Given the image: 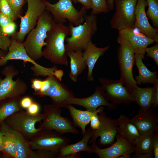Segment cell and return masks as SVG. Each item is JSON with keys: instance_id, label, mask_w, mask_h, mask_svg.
<instances>
[{"instance_id": "1", "label": "cell", "mask_w": 158, "mask_h": 158, "mask_svg": "<svg viewBox=\"0 0 158 158\" xmlns=\"http://www.w3.org/2000/svg\"><path fill=\"white\" fill-rule=\"evenodd\" d=\"M69 32L68 27L54 20L45 40L46 44L42 50V56L52 63L68 66V62L65 41Z\"/></svg>"}, {"instance_id": "2", "label": "cell", "mask_w": 158, "mask_h": 158, "mask_svg": "<svg viewBox=\"0 0 158 158\" xmlns=\"http://www.w3.org/2000/svg\"><path fill=\"white\" fill-rule=\"evenodd\" d=\"M53 20L51 14L45 10L39 18L36 27L28 34L23 43L27 54L35 61L43 57L42 48L46 44L45 40Z\"/></svg>"}, {"instance_id": "3", "label": "cell", "mask_w": 158, "mask_h": 158, "mask_svg": "<svg viewBox=\"0 0 158 158\" xmlns=\"http://www.w3.org/2000/svg\"><path fill=\"white\" fill-rule=\"evenodd\" d=\"M70 37H66L65 41L66 52L72 51H82L97 30V19L95 15H85L84 22L76 26L70 24L68 27Z\"/></svg>"}, {"instance_id": "4", "label": "cell", "mask_w": 158, "mask_h": 158, "mask_svg": "<svg viewBox=\"0 0 158 158\" xmlns=\"http://www.w3.org/2000/svg\"><path fill=\"white\" fill-rule=\"evenodd\" d=\"M42 1L46 10L51 14L56 23L64 24L67 20L70 24L76 26L84 21L86 10L82 8L78 11L73 6L72 0H58L54 4Z\"/></svg>"}, {"instance_id": "5", "label": "cell", "mask_w": 158, "mask_h": 158, "mask_svg": "<svg viewBox=\"0 0 158 158\" xmlns=\"http://www.w3.org/2000/svg\"><path fill=\"white\" fill-rule=\"evenodd\" d=\"M45 118L44 113L32 115L21 110L8 117L4 122L10 128L21 133L27 140H31L42 130L36 128L35 124Z\"/></svg>"}, {"instance_id": "6", "label": "cell", "mask_w": 158, "mask_h": 158, "mask_svg": "<svg viewBox=\"0 0 158 158\" xmlns=\"http://www.w3.org/2000/svg\"><path fill=\"white\" fill-rule=\"evenodd\" d=\"M11 38V42L8 49V53L4 57L0 59V66L5 65L8 61L10 60H21L25 62H29L33 64L31 67V70L35 77L54 75V72L58 69L56 66H54L51 68H47L38 64L28 56L23 43L18 42L12 38Z\"/></svg>"}, {"instance_id": "7", "label": "cell", "mask_w": 158, "mask_h": 158, "mask_svg": "<svg viewBox=\"0 0 158 158\" xmlns=\"http://www.w3.org/2000/svg\"><path fill=\"white\" fill-rule=\"evenodd\" d=\"M44 112L46 118L40 126L42 129L53 130L62 135L66 133H79V130L73 125V122L61 116L60 108L53 104H47L44 107Z\"/></svg>"}, {"instance_id": "8", "label": "cell", "mask_w": 158, "mask_h": 158, "mask_svg": "<svg viewBox=\"0 0 158 158\" xmlns=\"http://www.w3.org/2000/svg\"><path fill=\"white\" fill-rule=\"evenodd\" d=\"M19 73L12 65L6 66L2 70L1 73L5 77L0 79V101L7 98L21 97L27 90L28 85L24 81L19 78L16 80L13 79Z\"/></svg>"}, {"instance_id": "9", "label": "cell", "mask_w": 158, "mask_h": 158, "mask_svg": "<svg viewBox=\"0 0 158 158\" xmlns=\"http://www.w3.org/2000/svg\"><path fill=\"white\" fill-rule=\"evenodd\" d=\"M28 7L24 16H21L20 29L10 37L23 43L25 36L37 25L39 18L46 10L42 0H27Z\"/></svg>"}, {"instance_id": "10", "label": "cell", "mask_w": 158, "mask_h": 158, "mask_svg": "<svg viewBox=\"0 0 158 158\" xmlns=\"http://www.w3.org/2000/svg\"><path fill=\"white\" fill-rule=\"evenodd\" d=\"M138 0H114L116 11L110 21L112 28L118 31L134 29L135 7Z\"/></svg>"}, {"instance_id": "11", "label": "cell", "mask_w": 158, "mask_h": 158, "mask_svg": "<svg viewBox=\"0 0 158 158\" xmlns=\"http://www.w3.org/2000/svg\"><path fill=\"white\" fill-rule=\"evenodd\" d=\"M71 141L68 137L56 131L42 129L29 142L32 150H47L58 154L60 150Z\"/></svg>"}, {"instance_id": "12", "label": "cell", "mask_w": 158, "mask_h": 158, "mask_svg": "<svg viewBox=\"0 0 158 158\" xmlns=\"http://www.w3.org/2000/svg\"><path fill=\"white\" fill-rule=\"evenodd\" d=\"M117 50V58L121 73L120 80L130 92L138 86L133 77V67L135 54L128 45L120 44Z\"/></svg>"}, {"instance_id": "13", "label": "cell", "mask_w": 158, "mask_h": 158, "mask_svg": "<svg viewBox=\"0 0 158 158\" xmlns=\"http://www.w3.org/2000/svg\"><path fill=\"white\" fill-rule=\"evenodd\" d=\"M105 97L109 101L116 104L129 105L134 102L130 92L119 79L114 80L102 78L99 79Z\"/></svg>"}, {"instance_id": "14", "label": "cell", "mask_w": 158, "mask_h": 158, "mask_svg": "<svg viewBox=\"0 0 158 158\" xmlns=\"http://www.w3.org/2000/svg\"><path fill=\"white\" fill-rule=\"evenodd\" d=\"M100 125L95 130L90 139L88 143L95 142L97 138L99 137V144L100 146H105L112 144L118 133V123L117 119H112L107 116L106 113L102 111L98 113Z\"/></svg>"}, {"instance_id": "15", "label": "cell", "mask_w": 158, "mask_h": 158, "mask_svg": "<svg viewBox=\"0 0 158 158\" xmlns=\"http://www.w3.org/2000/svg\"><path fill=\"white\" fill-rule=\"evenodd\" d=\"M116 141L110 147L104 149L99 147L95 142L92 145L93 153L100 158H116L121 156L126 158H131L130 154L135 152V145L129 142L118 133L116 137Z\"/></svg>"}, {"instance_id": "16", "label": "cell", "mask_w": 158, "mask_h": 158, "mask_svg": "<svg viewBox=\"0 0 158 158\" xmlns=\"http://www.w3.org/2000/svg\"><path fill=\"white\" fill-rule=\"evenodd\" d=\"M118 31L117 42L128 45L135 54H145V49L155 42L153 39L141 32H135L132 28H125Z\"/></svg>"}, {"instance_id": "17", "label": "cell", "mask_w": 158, "mask_h": 158, "mask_svg": "<svg viewBox=\"0 0 158 158\" xmlns=\"http://www.w3.org/2000/svg\"><path fill=\"white\" fill-rule=\"evenodd\" d=\"M66 104L67 106L69 104L78 105L91 112H95L98 108L102 106H106L109 110H114L117 107V104L109 103L105 98L101 86L97 87L94 93L88 97L78 98L72 97L67 99Z\"/></svg>"}, {"instance_id": "18", "label": "cell", "mask_w": 158, "mask_h": 158, "mask_svg": "<svg viewBox=\"0 0 158 158\" xmlns=\"http://www.w3.org/2000/svg\"><path fill=\"white\" fill-rule=\"evenodd\" d=\"M140 135L158 131V116L155 111L150 108L140 109L138 113L130 119Z\"/></svg>"}, {"instance_id": "19", "label": "cell", "mask_w": 158, "mask_h": 158, "mask_svg": "<svg viewBox=\"0 0 158 158\" xmlns=\"http://www.w3.org/2000/svg\"><path fill=\"white\" fill-rule=\"evenodd\" d=\"M147 6L146 0H138L135 7V22L134 29H137L141 33L158 42V30L149 23L145 8Z\"/></svg>"}, {"instance_id": "20", "label": "cell", "mask_w": 158, "mask_h": 158, "mask_svg": "<svg viewBox=\"0 0 158 158\" xmlns=\"http://www.w3.org/2000/svg\"><path fill=\"white\" fill-rule=\"evenodd\" d=\"M39 96L50 97L53 105L57 107H66V101L70 97L74 96L72 92L67 87L61 83L54 76L53 81L49 89Z\"/></svg>"}, {"instance_id": "21", "label": "cell", "mask_w": 158, "mask_h": 158, "mask_svg": "<svg viewBox=\"0 0 158 158\" xmlns=\"http://www.w3.org/2000/svg\"><path fill=\"white\" fill-rule=\"evenodd\" d=\"M109 47V46L103 48L97 47L96 44L93 43L91 41L89 42L82 51L83 56L86 61L88 68L87 79L88 81H93L92 71L98 59L104 55Z\"/></svg>"}, {"instance_id": "22", "label": "cell", "mask_w": 158, "mask_h": 158, "mask_svg": "<svg viewBox=\"0 0 158 158\" xmlns=\"http://www.w3.org/2000/svg\"><path fill=\"white\" fill-rule=\"evenodd\" d=\"M145 54H135V63L137 67L138 75L135 78L137 85L149 83L154 85L158 83L157 71L149 70L143 62Z\"/></svg>"}, {"instance_id": "23", "label": "cell", "mask_w": 158, "mask_h": 158, "mask_svg": "<svg viewBox=\"0 0 158 158\" xmlns=\"http://www.w3.org/2000/svg\"><path fill=\"white\" fill-rule=\"evenodd\" d=\"M95 131L91 128H87L79 141L73 144H68L62 148L59 151L57 158H62L65 155L81 152L89 153H93L92 147L88 145V144Z\"/></svg>"}, {"instance_id": "24", "label": "cell", "mask_w": 158, "mask_h": 158, "mask_svg": "<svg viewBox=\"0 0 158 158\" xmlns=\"http://www.w3.org/2000/svg\"><path fill=\"white\" fill-rule=\"evenodd\" d=\"M66 107L68 108L72 118L73 126L80 128L83 135L85 134L86 126L90 123L92 116L104 109V108L101 106L99 107L95 112H91L87 110L77 109L71 104L68 105Z\"/></svg>"}, {"instance_id": "25", "label": "cell", "mask_w": 158, "mask_h": 158, "mask_svg": "<svg viewBox=\"0 0 158 158\" xmlns=\"http://www.w3.org/2000/svg\"><path fill=\"white\" fill-rule=\"evenodd\" d=\"M158 83L153 87L141 88L137 86L130 92L140 109H147L152 106L154 95Z\"/></svg>"}, {"instance_id": "26", "label": "cell", "mask_w": 158, "mask_h": 158, "mask_svg": "<svg viewBox=\"0 0 158 158\" xmlns=\"http://www.w3.org/2000/svg\"><path fill=\"white\" fill-rule=\"evenodd\" d=\"M117 119L118 126V133L134 145L136 141L141 135L131 119L122 115H120Z\"/></svg>"}, {"instance_id": "27", "label": "cell", "mask_w": 158, "mask_h": 158, "mask_svg": "<svg viewBox=\"0 0 158 158\" xmlns=\"http://www.w3.org/2000/svg\"><path fill=\"white\" fill-rule=\"evenodd\" d=\"M82 52L78 51L66 52L67 56L70 60L71 70L69 75L71 80L74 82L77 81L78 76L83 72L87 66Z\"/></svg>"}, {"instance_id": "28", "label": "cell", "mask_w": 158, "mask_h": 158, "mask_svg": "<svg viewBox=\"0 0 158 158\" xmlns=\"http://www.w3.org/2000/svg\"><path fill=\"white\" fill-rule=\"evenodd\" d=\"M0 128L3 135L1 151L9 156L16 158V143L11 128L4 121L1 123Z\"/></svg>"}, {"instance_id": "29", "label": "cell", "mask_w": 158, "mask_h": 158, "mask_svg": "<svg viewBox=\"0 0 158 158\" xmlns=\"http://www.w3.org/2000/svg\"><path fill=\"white\" fill-rule=\"evenodd\" d=\"M156 133L150 132L140 135L134 144L135 154L146 153L153 152Z\"/></svg>"}, {"instance_id": "30", "label": "cell", "mask_w": 158, "mask_h": 158, "mask_svg": "<svg viewBox=\"0 0 158 158\" xmlns=\"http://www.w3.org/2000/svg\"><path fill=\"white\" fill-rule=\"evenodd\" d=\"M11 129L14 136L16 143V158H29L32 150L29 141L21 133L11 128Z\"/></svg>"}, {"instance_id": "31", "label": "cell", "mask_w": 158, "mask_h": 158, "mask_svg": "<svg viewBox=\"0 0 158 158\" xmlns=\"http://www.w3.org/2000/svg\"><path fill=\"white\" fill-rule=\"evenodd\" d=\"M21 97L11 98L0 107V123L14 113L21 110L20 102Z\"/></svg>"}, {"instance_id": "32", "label": "cell", "mask_w": 158, "mask_h": 158, "mask_svg": "<svg viewBox=\"0 0 158 158\" xmlns=\"http://www.w3.org/2000/svg\"><path fill=\"white\" fill-rule=\"evenodd\" d=\"M148 8L146 14L150 19L153 27L158 28V0H146Z\"/></svg>"}, {"instance_id": "33", "label": "cell", "mask_w": 158, "mask_h": 158, "mask_svg": "<svg viewBox=\"0 0 158 158\" xmlns=\"http://www.w3.org/2000/svg\"><path fill=\"white\" fill-rule=\"evenodd\" d=\"M92 11L91 14L96 15L101 13H108L110 10L106 0H91Z\"/></svg>"}, {"instance_id": "34", "label": "cell", "mask_w": 158, "mask_h": 158, "mask_svg": "<svg viewBox=\"0 0 158 158\" xmlns=\"http://www.w3.org/2000/svg\"><path fill=\"white\" fill-rule=\"evenodd\" d=\"M58 154L54 152L43 150H32L29 158H58Z\"/></svg>"}, {"instance_id": "35", "label": "cell", "mask_w": 158, "mask_h": 158, "mask_svg": "<svg viewBox=\"0 0 158 158\" xmlns=\"http://www.w3.org/2000/svg\"><path fill=\"white\" fill-rule=\"evenodd\" d=\"M11 9L18 18L22 16L23 7L27 0H7Z\"/></svg>"}, {"instance_id": "36", "label": "cell", "mask_w": 158, "mask_h": 158, "mask_svg": "<svg viewBox=\"0 0 158 158\" xmlns=\"http://www.w3.org/2000/svg\"><path fill=\"white\" fill-rule=\"evenodd\" d=\"M0 12L8 16L14 21L18 18L12 11L7 0H0Z\"/></svg>"}, {"instance_id": "37", "label": "cell", "mask_w": 158, "mask_h": 158, "mask_svg": "<svg viewBox=\"0 0 158 158\" xmlns=\"http://www.w3.org/2000/svg\"><path fill=\"white\" fill-rule=\"evenodd\" d=\"M146 56L153 59L158 66V43L151 47H147L145 50Z\"/></svg>"}, {"instance_id": "38", "label": "cell", "mask_w": 158, "mask_h": 158, "mask_svg": "<svg viewBox=\"0 0 158 158\" xmlns=\"http://www.w3.org/2000/svg\"><path fill=\"white\" fill-rule=\"evenodd\" d=\"M11 42L10 37L5 35L0 29V49L8 50Z\"/></svg>"}, {"instance_id": "39", "label": "cell", "mask_w": 158, "mask_h": 158, "mask_svg": "<svg viewBox=\"0 0 158 158\" xmlns=\"http://www.w3.org/2000/svg\"><path fill=\"white\" fill-rule=\"evenodd\" d=\"M17 25L14 21H13L0 29L5 35L11 37L16 32Z\"/></svg>"}, {"instance_id": "40", "label": "cell", "mask_w": 158, "mask_h": 158, "mask_svg": "<svg viewBox=\"0 0 158 158\" xmlns=\"http://www.w3.org/2000/svg\"><path fill=\"white\" fill-rule=\"evenodd\" d=\"M54 76H47L44 80H42V85L40 89L38 92H34V94L39 95L40 94L47 91L51 85Z\"/></svg>"}, {"instance_id": "41", "label": "cell", "mask_w": 158, "mask_h": 158, "mask_svg": "<svg viewBox=\"0 0 158 158\" xmlns=\"http://www.w3.org/2000/svg\"><path fill=\"white\" fill-rule=\"evenodd\" d=\"M40 110L39 105L37 103L33 102L27 109V112L29 114L36 115L39 113Z\"/></svg>"}, {"instance_id": "42", "label": "cell", "mask_w": 158, "mask_h": 158, "mask_svg": "<svg viewBox=\"0 0 158 158\" xmlns=\"http://www.w3.org/2000/svg\"><path fill=\"white\" fill-rule=\"evenodd\" d=\"M90 122V128L92 129L95 130L99 128L100 123L98 113L95 114L92 116Z\"/></svg>"}, {"instance_id": "43", "label": "cell", "mask_w": 158, "mask_h": 158, "mask_svg": "<svg viewBox=\"0 0 158 158\" xmlns=\"http://www.w3.org/2000/svg\"><path fill=\"white\" fill-rule=\"evenodd\" d=\"M33 102L30 97H25L21 99L20 104L22 108L27 109Z\"/></svg>"}, {"instance_id": "44", "label": "cell", "mask_w": 158, "mask_h": 158, "mask_svg": "<svg viewBox=\"0 0 158 158\" xmlns=\"http://www.w3.org/2000/svg\"><path fill=\"white\" fill-rule=\"evenodd\" d=\"M13 21H14L9 17L0 12V29Z\"/></svg>"}, {"instance_id": "45", "label": "cell", "mask_w": 158, "mask_h": 158, "mask_svg": "<svg viewBox=\"0 0 158 158\" xmlns=\"http://www.w3.org/2000/svg\"><path fill=\"white\" fill-rule=\"evenodd\" d=\"M31 88L35 90L34 92L39 91L42 86V80L37 78L32 79L31 80Z\"/></svg>"}, {"instance_id": "46", "label": "cell", "mask_w": 158, "mask_h": 158, "mask_svg": "<svg viewBox=\"0 0 158 158\" xmlns=\"http://www.w3.org/2000/svg\"><path fill=\"white\" fill-rule=\"evenodd\" d=\"M76 2L80 4L82 6V9L86 10L92 8V2L91 0H73Z\"/></svg>"}, {"instance_id": "47", "label": "cell", "mask_w": 158, "mask_h": 158, "mask_svg": "<svg viewBox=\"0 0 158 158\" xmlns=\"http://www.w3.org/2000/svg\"><path fill=\"white\" fill-rule=\"evenodd\" d=\"M153 152L154 158H158V133H155L154 140L153 144Z\"/></svg>"}, {"instance_id": "48", "label": "cell", "mask_w": 158, "mask_h": 158, "mask_svg": "<svg viewBox=\"0 0 158 158\" xmlns=\"http://www.w3.org/2000/svg\"><path fill=\"white\" fill-rule=\"evenodd\" d=\"M131 158H154L153 152H150L146 153L140 154H135L132 156H130Z\"/></svg>"}, {"instance_id": "49", "label": "cell", "mask_w": 158, "mask_h": 158, "mask_svg": "<svg viewBox=\"0 0 158 158\" xmlns=\"http://www.w3.org/2000/svg\"><path fill=\"white\" fill-rule=\"evenodd\" d=\"M63 73V71L62 70L58 69L54 71V75L61 81L62 80Z\"/></svg>"}, {"instance_id": "50", "label": "cell", "mask_w": 158, "mask_h": 158, "mask_svg": "<svg viewBox=\"0 0 158 158\" xmlns=\"http://www.w3.org/2000/svg\"><path fill=\"white\" fill-rule=\"evenodd\" d=\"M158 106V86H157L156 88L155 92L153 104L152 105V107L153 108H157Z\"/></svg>"}, {"instance_id": "51", "label": "cell", "mask_w": 158, "mask_h": 158, "mask_svg": "<svg viewBox=\"0 0 158 158\" xmlns=\"http://www.w3.org/2000/svg\"><path fill=\"white\" fill-rule=\"evenodd\" d=\"M82 157L80 155L79 153L71 154L65 155L62 158H82Z\"/></svg>"}, {"instance_id": "52", "label": "cell", "mask_w": 158, "mask_h": 158, "mask_svg": "<svg viewBox=\"0 0 158 158\" xmlns=\"http://www.w3.org/2000/svg\"><path fill=\"white\" fill-rule=\"evenodd\" d=\"M107 3L109 10H113L114 7V0H108Z\"/></svg>"}, {"instance_id": "53", "label": "cell", "mask_w": 158, "mask_h": 158, "mask_svg": "<svg viewBox=\"0 0 158 158\" xmlns=\"http://www.w3.org/2000/svg\"><path fill=\"white\" fill-rule=\"evenodd\" d=\"M3 135L0 128V152L2 151L3 146Z\"/></svg>"}, {"instance_id": "54", "label": "cell", "mask_w": 158, "mask_h": 158, "mask_svg": "<svg viewBox=\"0 0 158 158\" xmlns=\"http://www.w3.org/2000/svg\"><path fill=\"white\" fill-rule=\"evenodd\" d=\"M8 50H0V59L4 57L8 53Z\"/></svg>"}, {"instance_id": "55", "label": "cell", "mask_w": 158, "mask_h": 158, "mask_svg": "<svg viewBox=\"0 0 158 158\" xmlns=\"http://www.w3.org/2000/svg\"><path fill=\"white\" fill-rule=\"evenodd\" d=\"M45 1H47L48 0H45Z\"/></svg>"}]
</instances>
